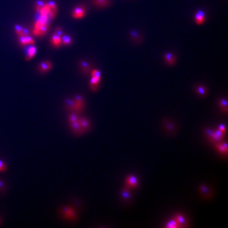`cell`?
Wrapping results in <instances>:
<instances>
[{"instance_id": "cell-21", "label": "cell", "mask_w": 228, "mask_h": 228, "mask_svg": "<svg viewBox=\"0 0 228 228\" xmlns=\"http://www.w3.org/2000/svg\"><path fill=\"white\" fill-rule=\"evenodd\" d=\"M50 42L55 47H60L62 44V38L54 33L51 35Z\"/></svg>"}, {"instance_id": "cell-36", "label": "cell", "mask_w": 228, "mask_h": 228, "mask_svg": "<svg viewBox=\"0 0 228 228\" xmlns=\"http://www.w3.org/2000/svg\"><path fill=\"white\" fill-rule=\"evenodd\" d=\"M5 170H6V166L5 164L2 160H0V170L4 171Z\"/></svg>"}, {"instance_id": "cell-22", "label": "cell", "mask_w": 228, "mask_h": 228, "mask_svg": "<svg viewBox=\"0 0 228 228\" xmlns=\"http://www.w3.org/2000/svg\"><path fill=\"white\" fill-rule=\"evenodd\" d=\"M101 79L92 77L90 80L89 86L92 92H95L99 88V84Z\"/></svg>"}, {"instance_id": "cell-18", "label": "cell", "mask_w": 228, "mask_h": 228, "mask_svg": "<svg viewBox=\"0 0 228 228\" xmlns=\"http://www.w3.org/2000/svg\"><path fill=\"white\" fill-rule=\"evenodd\" d=\"M78 122L84 132L88 131L90 128V124L88 119L84 117H79Z\"/></svg>"}, {"instance_id": "cell-9", "label": "cell", "mask_w": 228, "mask_h": 228, "mask_svg": "<svg viewBox=\"0 0 228 228\" xmlns=\"http://www.w3.org/2000/svg\"><path fill=\"white\" fill-rule=\"evenodd\" d=\"M225 135L218 129L215 130H213V134L210 140V141L213 143L221 142L224 139Z\"/></svg>"}, {"instance_id": "cell-24", "label": "cell", "mask_w": 228, "mask_h": 228, "mask_svg": "<svg viewBox=\"0 0 228 228\" xmlns=\"http://www.w3.org/2000/svg\"><path fill=\"white\" fill-rule=\"evenodd\" d=\"M62 44L64 45H69L72 44V39L69 35L64 34L62 37Z\"/></svg>"}, {"instance_id": "cell-29", "label": "cell", "mask_w": 228, "mask_h": 228, "mask_svg": "<svg viewBox=\"0 0 228 228\" xmlns=\"http://www.w3.org/2000/svg\"><path fill=\"white\" fill-rule=\"evenodd\" d=\"M78 115L74 113V112H72L68 117V120H69V123H74L76 121L78 120Z\"/></svg>"}, {"instance_id": "cell-2", "label": "cell", "mask_w": 228, "mask_h": 228, "mask_svg": "<svg viewBox=\"0 0 228 228\" xmlns=\"http://www.w3.org/2000/svg\"><path fill=\"white\" fill-rule=\"evenodd\" d=\"M163 128L164 132L170 136H174L177 133V127L173 122L169 120H164L163 122Z\"/></svg>"}, {"instance_id": "cell-4", "label": "cell", "mask_w": 228, "mask_h": 228, "mask_svg": "<svg viewBox=\"0 0 228 228\" xmlns=\"http://www.w3.org/2000/svg\"><path fill=\"white\" fill-rule=\"evenodd\" d=\"M86 14V9L82 5L76 7L72 11V16L76 19H80L84 17Z\"/></svg>"}, {"instance_id": "cell-15", "label": "cell", "mask_w": 228, "mask_h": 228, "mask_svg": "<svg viewBox=\"0 0 228 228\" xmlns=\"http://www.w3.org/2000/svg\"><path fill=\"white\" fill-rule=\"evenodd\" d=\"M70 125L72 130L75 134L77 135H81L85 132L79 123L78 120L74 123H70Z\"/></svg>"}, {"instance_id": "cell-8", "label": "cell", "mask_w": 228, "mask_h": 228, "mask_svg": "<svg viewBox=\"0 0 228 228\" xmlns=\"http://www.w3.org/2000/svg\"><path fill=\"white\" fill-rule=\"evenodd\" d=\"M215 144V148L216 150L220 154H221L225 156L228 155V145L227 143L225 142H218V143H214Z\"/></svg>"}, {"instance_id": "cell-34", "label": "cell", "mask_w": 228, "mask_h": 228, "mask_svg": "<svg viewBox=\"0 0 228 228\" xmlns=\"http://www.w3.org/2000/svg\"><path fill=\"white\" fill-rule=\"evenodd\" d=\"M130 35H131L132 39L134 40V41H137V40H138L140 38V37H139V34L136 31H131L130 32Z\"/></svg>"}, {"instance_id": "cell-12", "label": "cell", "mask_w": 228, "mask_h": 228, "mask_svg": "<svg viewBox=\"0 0 228 228\" xmlns=\"http://www.w3.org/2000/svg\"><path fill=\"white\" fill-rule=\"evenodd\" d=\"M19 37V42L20 44L22 46L27 45H33L35 43V41L33 39L30 35H23Z\"/></svg>"}, {"instance_id": "cell-19", "label": "cell", "mask_w": 228, "mask_h": 228, "mask_svg": "<svg viewBox=\"0 0 228 228\" xmlns=\"http://www.w3.org/2000/svg\"><path fill=\"white\" fill-rule=\"evenodd\" d=\"M37 48L33 45H30L27 49V55L25 57V60L29 61L31 60L32 58L34 57L35 55L37 53Z\"/></svg>"}, {"instance_id": "cell-32", "label": "cell", "mask_w": 228, "mask_h": 228, "mask_svg": "<svg viewBox=\"0 0 228 228\" xmlns=\"http://www.w3.org/2000/svg\"><path fill=\"white\" fill-rule=\"evenodd\" d=\"M91 76L92 77L101 79V76H102L101 72L97 69H94L92 70V72H91Z\"/></svg>"}, {"instance_id": "cell-17", "label": "cell", "mask_w": 228, "mask_h": 228, "mask_svg": "<svg viewBox=\"0 0 228 228\" xmlns=\"http://www.w3.org/2000/svg\"><path fill=\"white\" fill-rule=\"evenodd\" d=\"M48 4L49 7V12L48 14V16L51 19H54L57 14V8L56 4L53 1H50Z\"/></svg>"}, {"instance_id": "cell-35", "label": "cell", "mask_w": 228, "mask_h": 228, "mask_svg": "<svg viewBox=\"0 0 228 228\" xmlns=\"http://www.w3.org/2000/svg\"><path fill=\"white\" fill-rule=\"evenodd\" d=\"M218 130H220L224 135H225V134H226V128H225V127L224 125L221 124V125H219V127H218Z\"/></svg>"}, {"instance_id": "cell-38", "label": "cell", "mask_w": 228, "mask_h": 228, "mask_svg": "<svg viewBox=\"0 0 228 228\" xmlns=\"http://www.w3.org/2000/svg\"><path fill=\"white\" fill-rule=\"evenodd\" d=\"M4 187V185L3 182L0 180V189L3 188Z\"/></svg>"}, {"instance_id": "cell-16", "label": "cell", "mask_w": 228, "mask_h": 228, "mask_svg": "<svg viewBox=\"0 0 228 228\" xmlns=\"http://www.w3.org/2000/svg\"><path fill=\"white\" fill-rule=\"evenodd\" d=\"M79 67L80 68L82 72H83L85 74H88L91 70V65L89 62L82 60L79 63Z\"/></svg>"}, {"instance_id": "cell-1", "label": "cell", "mask_w": 228, "mask_h": 228, "mask_svg": "<svg viewBox=\"0 0 228 228\" xmlns=\"http://www.w3.org/2000/svg\"><path fill=\"white\" fill-rule=\"evenodd\" d=\"M199 190L201 198L203 200H208L213 197L214 192L211 187L205 184H201L199 187Z\"/></svg>"}, {"instance_id": "cell-28", "label": "cell", "mask_w": 228, "mask_h": 228, "mask_svg": "<svg viewBox=\"0 0 228 228\" xmlns=\"http://www.w3.org/2000/svg\"><path fill=\"white\" fill-rule=\"evenodd\" d=\"M45 4L43 0H37V1L35 3V10L38 13L40 11L42 7L44 6Z\"/></svg>"}, {"instance_id": "cell-30", "label": "cell", "mask_w": 228, "mask_h": 228, "mask_svg": "<svg viewBox=\"0 0 228 228\" xmlns=\"http://www.w3.org/2000/svg\"><path fill=\"white\" fill-rule=\"evenodd\" d=\"M49 12V7L48 3L45 4L44 6L42 7L41 10L39 12L40 15H48Z\"/></svg>"}, {"instance_id": "cell-27", "label": "cell", "mask_w": 228, "mask_h": 228, "mask_svg": "<svg viewBox=\"0 0 228 228\" xmlns=\"http://www.w3.org/2000/svg\"><path fill=\"white\" fill-rule=\"evenodd\" d=\"M196 92L199 95L202 96H205L207 95V89L205 88L202 86H197L196 88Z\"/></svg>"}, {"instance_id": "cell-20", "label": "cell", "mask_w": 228, "mask_h": 228, "mask_svg": "<svg viewBox=\"0 0 228 228\" xmlns=\"http://www.w3.org/2000/svg\"><path fill=\"white\" fill-rule=\"evenodd\" d=\"M205 13L202 11H198L195 15V21L197 24H202L205 21Z\"/></svg>"}, {"instance_id": "cell-14", "label": "cell", "mask_w": 228, "mask_h": 228, "mask_svg": "<svg viewBox=\"0 0 228 228\" xmlns=\"http://www.w3.org/2000/svg\"><path fill=\"white\" fill-rule=\"evenodd\" d=\"M91 2L94 6L99 9L105 8L110 4V0H91Z\"/></svg>"}, {"instance_id": "cell-5", "label": "cell", "mask_w": 228, "mask_h": 228, "mask_svg": "<svg viewBox=\"0 0 228 228\" xmlns=\"http://www.w3.org/2000/svg\"><path fill=\"white\" fill-rule=\"evenodd\" d=\"M125 185L131 189H136L138 187V181L135 176L130 175L126 177Z\"/></svg>"}, {"instance_id": "cell-3", "label": "cell", "mask_w": 228, "mask_h": 228, "mask_svg": "<svg viewBox=\"0 0 228 228\" xmlns=\"http://www.w3.org/2000/svg\"><path fill=\"white\" fill-rule=\"evenodd\" d=\"M131 190L132 189L130 188L125 185L121 191V199L124 203L127 204L132 203V195L130 192Z\"/></svg>"}, {"instance_id": "cell-6", "label": "cell", "mask_w": 228, "mask_h": 228, "mask_svg": "<svg viewBox=\"0 0 228 228\" xmlns=\"http://www.w3.org/2000/svg\"><path fill=\"white\" fill-rule=\"evenodd\" d=\"M174 219L177 222L180 228H187L189 227V222L184 215L181 213H177L173 217Z\"/></svg>"}, {"instance_id": "cell-11", "label": "cell", "mask_w": 228, "mask_h": 228, "mask_svg": "<svg viewBox=\"0 0 228 228\" xmlns=\"http://www.w3.org/2000/svg\"><path fill=\"white\" fill-rule=\"evenodd\" d=\"M50 30V26L49 24H45L43 27L37 30H32V34L37 37H43L47 34Z\"/></svg>"}, {"instance_id": "cell-26", "label": "cell", "mask_w": 228, "mask_h": 228, "mask_svg": "<svg viewBox=\"0 0 228 228\" xmlns=\"http://www.w3.org/2000/svg\"><path fill=\"white\" fill-rule=\"evenodd\" d=\"M219 106L221 108L222 112H228V102L225 99H221L219 102Z\"/></svg>"}, {"instance_id": "cell-31", "label": "cell", "mask_w": 228, "mask_h": 228, "mask_svg": "<svg viewBox=\"0 0 228 228\" xmlns=\"http://www.w3.org/2000/svg\"><path fill=\"white\" fill-rule=\"evenodd\" d=\"M14 29L19 37L23 36V27H22V26L19 24H17L14 27Z\"/></svg>"}, {"instance_id": "cell-25", "label": "cell", "mask_w": 228, "mask_h": 228, "mask_svg": "<svg viewBox=\"0 0 228 228\" xmlns=\"http://www.w3.org/2000/svg\"><path fill=\"white\" fill-rule=\"evenodd\" d=\"M165 228H179L180 227L178 225L177 222L175 221V220L174 219V218H173L168 221L166 223V225L165 226Z\"/></svg>"}, {"instance_id": "cell-33", "label": "cell", "mask_w": 228, "mask_h": 228, "mask_svg": "<svg viewBox=\"0 0 228 228\" xmlns=\"http://www.w3.org/2000/svg\"><path fill=\"white\" fill-rule=\"evenodd\" d=\"M54 33H55V34H56L57 35H58L59 37H60L61 38L63 36V35L64 34L63 29L60 27H58L55 28Z\"/></svg>"}, {"instance_id": "cell-7", "label": "cell", "mask_w": 228, "mask_h": 228, "mask_svg": "<svg viewBox=\"0 0 228 228\" xmlns=\"http://www.w3.org/2000/svg\"><path fill=\"white\" fill-rule=\"evenodd\" d=\"M65 102L67 108L70 112H74L78 115L80 114L78 108H77V106L76 105L74 99H66L65 100Z\"/></svg>"}, {"instance_id": "cell-23", "label": "cell", "mask_w": 228, "mask_h": 228, "mask_svg": "<svg viewBox=\"0 0 228 228\" xmlns=\"http://www.w3.org/2000/svg\"><path fill=\"white\" fill-rule=\"evenodd\" d=\"M164 59L167 64L169 65H173L175 63V58L170 53H166L164 55Z\"/></svg>"}, {"instance_id": "cell-37", "label": "cell", "mask_w": 228, "mask_h": 228, "mask_svg": "<svg viewBox=\"0 0 228 228\" xmlns=\"http://www.w3.org/2000/svg\"><path fill=\"white\" fill-rule=\"evenodd\" d=\"M23 35H30V31L27 28H23Z\"/></svg>"}, {"instance_id": "cell-13", "label": "cell", "mask_w": 228, "mask_h": 228, "mask_svg": "<svg viewBox=\"0 0 228 228\" xmlns=\"http://www.w3.org/2000/svg\"><path fill=\"white\" fill-rule=\"evenodd\" d=\"M52 68V63L48 60H45L41 62L38 66L39 70L42 73L49 72Z\"/></svg>"}, {"instance_id": "cell-10", "label": "cell", "mask_w": 228, "mask_h": 228, "mask_svg": "<svg viewBox=\"0 0 228 228\" xmlns=\"http://www.w3.org/2000/svg\"><path fill=\"white\" fill-rule=\"evenodd\" d=\"M74 100H75V102L76 105L77 106L79 112L80 113L82 112V111L85 109V102L84 100V99L82 96L80 95H76L73 97Z\"/></svg>"}]
</instances>
